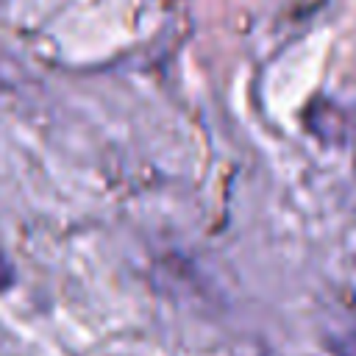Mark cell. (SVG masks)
<instances>
[{
  "label": "cell",
  "mask_w": 356,
  "mask_h": 356,
  "mask_svg": "<svg viewBox=\"0 0 356 356\" xmlns=\"http://www.w3.org/2000/svg\"><path fill=\"white\" fill-rule=\"evenodd\" d=\"M328 348L337 353V356H356V323L345 325L342 331L331 334L328 337Z\"/></svg>",
  "instance_id": "cell-1"
},
{
  "label": "cell",
  "mask_w": 356,
  "mask_h": 356,
  "mask_svg": "<svg viewBox=\"0 0 356 356\" xmlns=\"http://www.w3.org/2000/svg\"><path fill=\"white\" fill-rule=\"evenodd\" d=\"M11 281H14V270H11L8 259H6V256H3V250H0V289H6Z\"/></svg>",
  "instance_id": "cell-2"
}]
</instances>
